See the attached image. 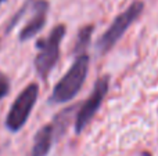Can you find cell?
<instances>
[{
	"label": "cell",
	"mask_w": 158,
	"mask_h": 156,
	"mask_svg": "<svg viewBox=\"0 0 158 156\" xmlns=\"http://www.w3.org/2000/svg\"><path fill=\"white\" fill-rule=\"evenodd\" d=\"M39 96V86L36 83L28 84L18 97L15 98L14 104L11 105L10 112L6 118V127L10 131L17 133L25 126L33 107L36 104V99Z\"/></svg>",
	"instance_id": "4"
},
{
	"label": "cell",
	"mask_w": 158,
	"mask_h": 156,
	"mask_svg": "<svg viewBox=\"0 0 158 156\" xmlns=\"http://www.w3.org/2000/svg\"><path fill=\"white\" fill-rule=\"evenodd\" d=\"M94 26L93 25H86L83 26L77 35V40H75V47H74V53L75 54H82L85 53V50L87 49L90 43V39H92V33Z\"/></svg>",
	"instance_id": "8"
},
{
	"label": "cell",
	"mask_w": 158,
	"mask_h": 156,
	"mask_svg": "<svg viewBox=\"0 0 158 156\" xmlns=\"http://www.w3.org/2000/svg\"><path fill=\"white\" fill-rule=\"evenodd\" d=\"M47 10H49V2L47 0H35L33 2V15L19 32V40H29L38 32L43 29L44 24H46Z\"/></svg>",
	"instance_id": "6"
},
{
	"label": "cell",
	"mask_w": 158,
	"mask_h": 156,
	"mask_svg": "<svg viewBox=\"0 0 158 156\" xmlns=\"http://www.w3.org/2000/svg\"><path fill=\"white\" fill-rule=\"evenodd\" d=\"M2 2H3V0H0V3H2Z\"/></svg>",
	"instance_id": "11"
},
{
	"label": "cell",
	"mask_w": 158,
	"mask_h": 156,
	"mask_svg": "<svg viewBox=\"0 0 158 156\" xmlns=\"http://www.w3.org/2000/svg\"><path fill=\"white\" fill-rule=\"evenodd\" d=\"M143 8H144L143 2L136 0L112 21L110 28L97 40V49L100 51V54H106L115 46V43L123 36L125 30L140 17V14L143 13Z\"/></svg>",
	"instance_id": "3"
},
{
	"label": "cell",
	"mask_w": 158,
	"mask_h": 156,
	"mask_svg": "<svg viewBox=\"0 0 158 156\" xmlns=\"http://www.w3.org/2000/svg\"><path fill=\"white\" fill-rule=\"evenodd\" d=\"M57 137L53 123H49L39 129L36 133L32 146V156H47L53 145V141Z\"/></svg>",
	"instance_id": "7"
},
{
	"label": "cell",
	"mask_w": 158,
	"mask_h": 156,
	"mask_svg": "<svg viewBox=\"0 0 158 156\" xmlns=\"http://www.w3.org/2000/svg\"><path fill=\"white\" fill-rule=\"evenodd\" d=\"M89 72V55L86 53L78 54L74 64L63 79L54 86L49 101L53 104H64L72 101L81 91Z\"/></svg>",
	"instance_id": "1"
},
{
	"label": "cell",
	"mask_w": 158,
	"mask_h": 156,
	"mask_svg": "<svg viewBox=\"0 0 158 156\" xmlns=\"http://www.w3.org/2000/svg\"><path fill=\"white\" fill-rule=\"evenodd\" d=\"M142 156H151V155L148 154V152H143V154H142Z\"/></svg>",
	"instance_id": "10"
},
{
	"label": "cell",
	"mask_w": 158,
	"mask_h": 156,
	"mask_svg": "<svg viewBox=\"0 0 158 156\" xmlns=\"http://www.w3.org/2000/svg\"><path fill=\"white\" fill-rule=\"evenodd\" d=\"M110 87V76H101L97 79L94 87H93L92 94L89 96V98L81 105L77 119H75V133L79 134L87 127V124L90 123V120L93 119V116L97 113L98 108L103 104L104 97L108 93Z\"/></svg>",
	"instance_id": "5"
},
{
	"label": "cell",
	"mask_w": 158,
	"mask_h": 156,
	"mask_svg": "<svg viewBox=\"0 0 158 156\" xmlns=\"http://www.w3.org/2000/svg\"><path fill=\"white\" fill-rule=\"evenodd\" d=\"M65 25L58 24L53 28L47 37L40 39L36 43L39 53L35 57V68L38 75L43 80L47 79L49 73L53 71L60 58V44L65 36Z\"/></svg>",
	"instance_id": "2"
},
{
	"label": "cell",
	"mask_w": 158,
	"mask_h": 156,
	"mask_svg": "<svg viewBox=\"0 0 158 156\" xmlns=\"http://www.w3.org/2000/svg\"><path fill=\"white\" fill-rule=\"evenodd\" d=\"M10 91V80L3 72H0V99H3Z\"/></svg>",
	"instance_id": "9"
}]
</instances>
